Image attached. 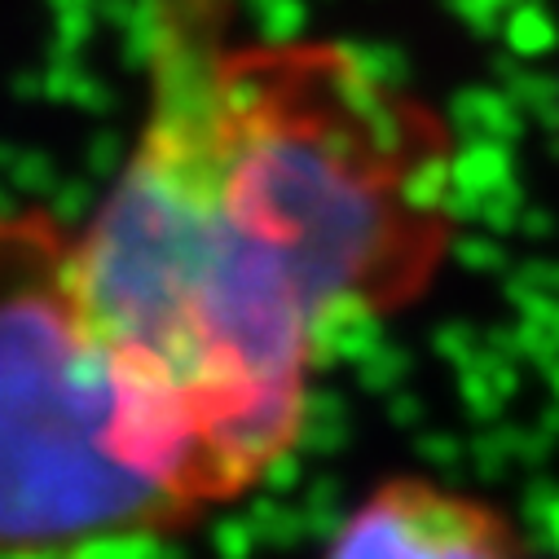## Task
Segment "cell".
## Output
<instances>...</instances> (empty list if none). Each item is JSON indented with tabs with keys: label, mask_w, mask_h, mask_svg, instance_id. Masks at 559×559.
I'll return each mask as SVG.
<instances>
[{
	"label": "cell",
	"mask_w": 559,
	"mask_h": 559,
	"mask_svg": "<svg viewBox=\"0 0 559 559\" xmlns=\"http://www.w3.org/2000/svg\"><path fill=\"white\" fill-rule=\"evenodd\" d=\"M454 132L370 53L151 0L146 102L88 225L97 344L216 511L305 432L326 340L418 305L454 247Z\"/></svg>",
	"instance_id": "obj_1"
},
{
	"label": "cell",
	"mask_w": 559,
	"mask_h": 559,
	"mask_svg": "<svg viewBox=\"0 0 559 559\" xmlns=\"http://www.w3.org/2000/svg\"><path fill=\"white\" fill-rule=\"evenodd\" d=\"M199 515L93 335L75 225L0 207V559L159 537Z\"/></svg>",
	"instance_id": "obj_2"
},
{
	"label": "cell",
	"mask_w": 559,
	"mask_h": 559,
	"mask_svg": "<svg viewBox=\"0 0 559 559\" xmlns=\"http://www.w3.org/2000/svg\"><path fill=\"white\" fill-rule=\"evenodd\" d=\"M322 559H520V533L502 507L409 472L379 480Z\"/></svg>",
	"instance_id": "obj_3"
}]
</instances>
